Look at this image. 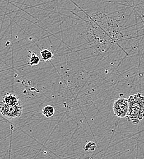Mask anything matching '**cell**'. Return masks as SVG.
I'll return each instance as SVG.
<instances>
[{
  "label": "cell",
  "instance_id": "obj_4",
  "mask_svg": "<svg viewBox=\"0 0 144 159\" xmlns=\"http://www.w3.org/2000/svg\"><path fill=\"white\" fill-rule=\"evenodd\" d=\"M2 102L9 106H15L21 104L19 99L14 94L11 93H6L2 98Z\"/></svg>",
  "mask_w": 144,
  "mask_h": 159
},
{
  "label": "cell",
  "instance_id": "obj_5",
  "mask_svg": "<svg viewBox=\"0 0 144 159\" xmlns=\"http://www.w3.org/2000/svg\"><path fill=\"white\" fill-rule=\"evenodd\" d=\"M55 108L52 105H47L42 110V114L47 118H51L55 114Z\"/></svg>",
  "mask_w": 144,
  "mask_h": 159
},
{
  "label": "cell",
  "instance_id": "obj_6",
  "mask_svg": "<svg viewBox=\"0 0 144 159\" xmlns=\"http://www.w3.org/2000/svg\"><path fill=\"white\" fill-rule=\"evenodd\" d=\"M41 57L42 60L45 61H49L53 59V53L49 49L45 48L43 49L41 51Z\"/></svg>",
  "mask_w": 144,
  "mask_h": 159
},
{
  "label": "cell",
  "instance_id": "obj_7",
  "mask_svg": "<svg viewBox=\"0 0 144 159\" xmlns=\"http://www.w3.org/2000/svg\"><path fill=\"white\" fill-rule=\"evenodd\" d=\"M31 55L30 57V61L28 62V65L30 66H36L38 65L39 64V62H41V58L35 53V52H31Z\"/></svg>",
  "mask_w": 144,
  "mask_h": 159
},
{
  "label": "cell",
  "instance_id": "obj_8",
  "mask_svg": "<svg viewBox=\"0 0 144 159\" xmlns=\"http://www.w3.org/2000/svg\"><path fill=\"white\" fill-rule=\"evenodd\" d=\"M96 148V144L95 142L89 141L84 147V150L85 151H93Z\"/></svg>",
  "mask_w": 144,
  "mask_h": 159
},
{
  "label": "cell",
  "instance_id": "obj_1",
  "mask_svg": "<svg viewBox=\"0 0 144 159\" xmlns=\"http://www.w3.org/2000/svg\"><path fill=\"white\" fill-rule=\"evenodd\" d=\"M129 110L127 120L134 124H139L144 118V96L140 93L128 98Z\"/></svg>",
  "mask_w": 144,
  "mask_h": 159
},
{
  "label": "cell",
  "instance_id": "obj_3",
  "mask_svg": "<svg viewBox=\"0 0 144 159\" xmlns=\"http://www.w3.org/2000/svg\"><path fill=\"white\" fill-rule=\"evenodd\" d=\"M112 108L114 115L118 118H126L129 110L128 99L119 98L115 100Z\"/></svg>",
  "mask_w": 144,
  "mask_h": 159
},
{
  "label": "cell",
  "instance_id": "obj_2",
  "mask_svg": "<svg viewBox=\"0 0 144 159\" xmlns=\"http://www.w3.org/2000/svg\"><path fill=\"white\" fill-rule=\"evenodd\" d=\"M0 112L6 119H12L20 117L23 112L21 104L15 106H9L1 102L0 105Z\"/></svg>",
  "mask_w": 144,
  "mask_h": 159
}]
</instances>
